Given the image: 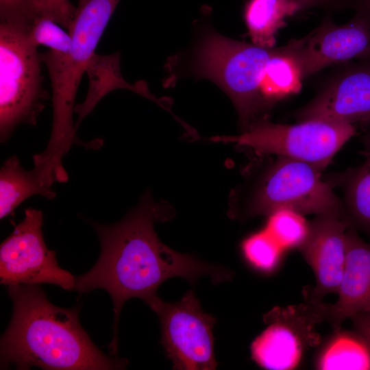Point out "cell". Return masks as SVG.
Masks as SVG:
<instances>
[{
    "label": "cell",
    "mask_w": 370,
    "mask_h": 370,
    "mask_svg": "<svg viewBox=\"0 0 370 370\" xmlns=\"http://www.w3.org/2000/svg\"><path fill=\"white\" fill-rule=\"evenodd\" d=\"M348 228L341 217L333 214L317 215L310 223L308 236L299 249L315 277L310 303L337 294L346 262Z\"/></svg>",
    "instance_id": "12"
},
{
    "label": "cell",
    "mask_w": 370,
    "mask_h": 370,
    "mask_svg": "<svg viewBox=\"0 0 370 370\" xmlns=\"http://www.w3.org/2000/svg\"><path fill=\"white\" fill-rule=\"evenodd\" d=\"M34 2L39 18L51 19L69 32L76 10L69 0H34Z\"/></svg>",
    "instance_id": "24"
},
{
    "label": "cell",
    "mask_w": 370,
    "mask_h": 370,
    "mask_svg": "<svg viewBox=\"0 0 370 370\" xmlns=\"http://www.w3.org/2000/svg\"><path fill=\"white\" fill-rule=\"evenodd\" d=\"M356 331L360 334L370 346V312H361L351 319Z\"/></svg>",
    "instance_id": "25"
},
{
    "label": "cell",
    "mask_w": 370,
    "mask_h": 370,
    "mask_svg": "<svg viewBox=\"0 0 370 370\" xmlns=\"http://www.w3.org/2000/svg\"><path fill=\"white\" fill-rule=\"evenodd\" d=\"M264 229L284 249H299L308 236L310 223L297 211L280 208L267 215Z\"/></svg>",
    "instance_id": "20"
},
{
    "label": "cell",
    "mask_w": 370,
    "mask_h": 370,
    "mask_svg": "<svg viewBox=\"0 0 370 370\" xmlns=\"http://www.w3.org/2000/svg\"><path fill=\"white\" fill-rule=\"evenodd\" d=\"M302 8L294 0H249L244 16L252 43L273 48L276 34L285 25V19Z\"/></svg>",
    "instance_id": "16"
},
{
    "label": "cell",
    "mask_w": 370,
    "mask_h": 370,
    "mask_svg": "<svg viewBox=\"0 0 370 370\" xmlns=\"http://www.w3.org/2000/svg\"><path fill=\"white\" fill-rule=\"evenodd\" d=\"M297 2L303 8H307L311 5H317L319 3L323 2L325 0H294Z\"/></svg>",
    "instance_id": "26"
},
{
    "label": "cell",
    "mask_w": 370,
    "mask_h": 370,
    "mask_svg": "<svg viewBox=\"0 0 370 370\" xmlns=\"http://www.w3.org/2000/svg\"><path fill=\"white\" fill-rule=\"evenodd\" d=\"M347 256L343 278L334 304L310 303L318 321H327L334 331L343 321L356 314L370 312V243L357 234L346 231Z\"/></svg>",
    "instance_id": "13"
},
{
    "label": "cell",
    "mask_w": 370,
    "mask_h": 370,
    "mask_svg": "<svg viewBox=\"0 0 370 370\" xmlns=\"http://www.w3.org/2000/svg\"><path fill=\"white\" fill-rule=\"evenodd\" d=\"M38 18L34 0H0V24L29 29Z\"/></svg>",
    "instance_id": "23"
},
{
    "label": "cell",
    "mask_w": 370,
    "mask_h": 370,
    "mask_svg": "<svg viewBox=\"0 0 370 370\" xmlns=\"http://www.w3.org/2000/svg\"><path fill=\"white\" fill-rule=\"evenodd\" d=\"M280 208L304 215L343 216L342 199L323 179L321 170L305 162L277 156L254 182L243 213L267 216Z\"/></svg>",
    "instance_id": "6"
},
{
    "label": "cell",
    "mask_w": 370,
    "mask_h": 370,
    "mask_svg": "<svg viewBox=\"0 0 370 370\" xmlns=\"http://www.w3.org/2000/svg\"><path fill=\"white\" fill-rule=\"evenodd\" d=\"M301 68L286 46L276 49L267 68L261 97L264 110L301 88Z\"/></svg>",
    "instance_id": "18"
},
{
    "label": "cell",
    "mask_w": 370,
    "mask_h": 370,
    "mask_svg": "<svg viewBox=\"0 0 370 370\" xmlns=\"http://www.w3.org/2000/svg\"><path fill=\"white\" fill-rule=\"evenodd\" d=\"M146 304L159 318L161 343L173 369H217L212 333L217 319L202 310L193 290L177 302H165L156 295Z\"/></svg>",
    "instance_id": "8"
},
{
    "label": "cell",
    "mask_w": 370,
    "mask_h": 370,
    "mask_svg": "<svg viewBox=\"0 0 370 370\" xmlns=\"http://www.w3.org/2000/svg\"><path fill=\"white\" fill-rule=\"evenodd\" d=\"M241 249L246 260L264 273L278 267L284 250L264 228L247 236Z\"/></svg>",
    "instance_id": "21"
},
{
    "label": "cell",
    "mask_w": 370,
    "mask_h": 370,
    "mask_svg": "<svg viewBox=\"0 0 370 370\" xmlns=\"http://www.w3.org/2000/svg\"><path fill=\"white\" fill-rule=\"evenodd\" d=\"M316 360L319 369H370V346L356 331H335Z\"/></svg>",
    "instance_id": "19"
},
{
    "label": "cell",
    "mask_w": 370,
    "mask_h": 370,
    "mask_svg": "<svg viewBox=\"0 0 370 370\" xmlns=\"http://www.w3.org/2000/svg\"><path fill=\"white\" fill-rule=\"evenodd\" d=\"M29 29L0 24V140L18 125L36 124L49 97L43 86L41 53Z\"/></svg>",
    "instance_id": "5"
},
{
    "label": "cell",
    "mask_w": 370,
    "mask_h": 370,
    "mask_svg": "<svg viewBox=\"0 0 370 370\" xmlns=\"http://www.w3.org/2000/svg\"><path fill=\"white\" fill-rule=\"evenodd\" d=\"M29 36L38 46L43 45L52 50L68 51L71 43L69 32L51 19L38 18L29 31Z\"/></svg>",
    "instance_id": "22"
},
{
    "label": "cell",
    "mask_w": 370,
    "mask_h": 370,
    "mask_svg": "<svg viewBox=\"0 0 370 370\" xmlns=\"http://www.w3.org/2000/svg\"><path fill=\"white\" fill-rule=\"evenodd\" d=\"M356 133V126L349 123L306 120L288 125L258 119L239 135L211 140L305 162L322 171Z\"/></svg>",
    "instance_id": "7"
},
{
    "label": "cell",
    "mask_w": 370,
    "mask_h": 370,
    "mask_svg": "<svg viewBox=\"0 0 370 370\" xmlns=\"http://www.w3.org/2000/svg\"><path fill=\"white\" fill-rule=\"evenodd\" d=\"M362 4L364 10L360 14L370 20V0H363Z\"/></svg>",
    "instance_id": "27"
},
{
    "label": "cell",
    "mask_w": 370,
    "mask_h": 370,
    "mask_svg": "<svg viewBox=\"0 0 370 370\" xmlns=\"http://www.w3.org/2000/svg\"><path fill=\"white\" fill-rule=\"evenodd\" d=\"M13 303L0 343L1 369L33 367L51 370L123 369L127 360L108 356L79 321V307L55 306L39 284L8 286Z\"/></svg>",
    "instance_id": "2"
},
{
    "label": "cell",
    "mask_w": 370,
    "mask_h": 370,
    "mask_svg": "<svg viewBox=\"0 0 370 370\" xmlns=\"http://www.w3.org/2000/svg\"><path fill=\"white\" fill-rule=\"evenodd\" d=\"M286 46L305 78L333 64L369 58L370 21L359 14L342 25L326 21L308 36L291 40Z\"/></svg>",
    "instance_id": "10"
},
{
    "label": "cell",
    "mask_w": 370,
    "mask_h": 370,
    "mask_svg": "<svg viewBox=\"0 0 370 370\" xmlns=\"http://www.w3.org/2000/svg\"><path fill=\"white\" fill-rule=\"evenodd\" d=\"M355 168L335 174L326 180L343 191V219L349 228H357L370 236V152Z\"/></svg>",
    "instance_id": "15"
},
{
    "label": "cell",
    "mask_w": 370,
    "mask_h": 370,
    "mask_svg": "<svg viewBox=\"0 0 370 370\" xmlns=\"http://www.w3.org/2000/svg\"><path fill=\"white\" fill-rule=\"evenodd\" d=\"M41 195L53 199L56 193L42 183L32 170L25 171L16 156L8 158L0 171V218L10 214L27 198Z\"/></svg>",
    "instance_id": "17"
},
{
    "label": "cell",
    "mask_w": 370,
    "mask_h": 370,
    "mask_svg": "<svg viewBox=\"0 0 370 370\" xmlns=\"http://www.w3.org/2000/svg\"><path fill=\"white\" fill-rule=\"evenodd\" d=\"M275 48H266L210 32L199 47L196 75L215 82L230 97L245 130L264 110L262 86Z\"/></svg>",
    "instance_id": "4"
},
{
    "label": "cell",
    "mask_w": 370,
    "mask_h": 370,
    "mask_svg": "<svg viewBox=\"0 0 370 370\" xmlns=\"http://www.w3.org/2000/svg\"><path fill=\"white\" fill-rule=\"evenodd\" d=\"M297 119L370 123V57L330 82L298 112Z\"/></svg>",
    "instance_id": "11"
},
{
    "label": "cell",
    "mask_w": 370,
    "mask_h": 370,
    "mask_svg": "<svg viewBox=\"0 0 370 370\" xmlns=\"http://www.w3.org/2000/svg\"><path fill=\"white\" fill-rule=\"evenodd\" d=\"M120 0H78L69 32L68 51L41 53L52 89L53 120L45 150L38 162L56 171L64 169L62 160L78 141L73 122L75 100L82 77L96 56L95 50Z\"/></svg>",
    "instance_id": "3"
},
{
    "label": "cell",
    "mask_w": 370,
    "mask_h": 370,
    "mask_svg": "<svg viewBox=\"0 0 370 370\" xmlns=\"http://www.w3.org/2000/svg\"><path fill=\"white\" fill-rule=\"evenodd\" d=\"M362 142L365 147V153L370 152V133L363 137Z\"/></svg>",
    "instance_id": "28"
},
{
    "label": "cell",
    "mask_w": 370,
    "mask_h": 370,
    "mask_svg": "<svg viewBox=\"0 0 370 370\" xmlns=\"http://www.w3.org/2000/svg\"><path fill=\"white\" fill-rule=\"evenodd\" d=\"M280 312L271 325L251 343L252 358L267 369H288L299 362L310 329L318 323L308 305L301 306L297 313Z\"/></svg>",
    "instance_id": "14"
},
{
    "label": "cell",
    "mask_w": 370,
    "mask_h": 370,
    "mask_svg": "<svg viewBox=\"0 0 370 370\" xmlns=\"http://www.w3.org/2000/svg\"><path fill=\"white\" fill-rule=\"evenodd\" d=\"M169 218L166 208L156 203L147 193L119 222L109 225L91 222L99 239L101 253L92 269L75 276L74 291L103 289L110 295L114 310V332L109 345L112 356L117 354L121 311L128 299L138 297L146 303L157 295L164 281L173 277L195 283L208 275L214 284L232 278V273L226 269L177 252L162 243L154 223Z\"/></svg>",
    "instance_id": "1"
},
{
    "label": "cell",
    "mask_w": 370,
    "mask_h": 370,
    "mask_svg": "<svg viewBox=\"0 0 370 370\" xmlns=\"http://www.w3.org/2000/svg\"><path fill=\"white\" fill-rule=\"evenodd\" d=\"M42 211L29 208L23 219L0 246V282L6 286L18 284H50L73 291L75 276L62 269L56 252L44 241Z\"/></svg>",
    "instance_id": "9"
}]
</instances>
